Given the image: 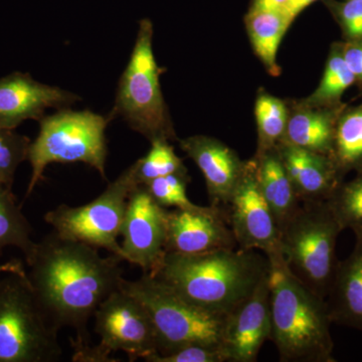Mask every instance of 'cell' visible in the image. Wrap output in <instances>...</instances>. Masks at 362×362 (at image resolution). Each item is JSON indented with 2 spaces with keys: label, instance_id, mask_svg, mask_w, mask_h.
<instances>
[{
  "label": "cell",
  "instance_id": "obj_1",
  "mask_svg": "<svg viewBox=\"0 0 362 362\" xmlns=\"http://www.w3.org/2000/svg\"><path fill=\"white\" fill-rule=\"evenodd\" d=\"M25 262L28 283L40 309L57 329L75 331L73 361H81L90 349V318L122 284L123 259L111 254L101 256L96 247L52 230L35 244Z\"/></svg>",
  "mask_w": 362,
  "mask_h": 362
},
{
  "label": "cell",
  "instance_id": "obj_2",
  "mask_svg": "<svg viewBox=\"0 0 362 362\" xmlns=\"http://www.w3.org/2000/svg\"><path fill=\"white\" fill-rule=\"evenodd\" d=\"M269 259L256 250H216L199 255L165 252L152 274L190 303L228 315L269 274Z\"/></svg>",
  "mask_w": 362,
  "mask_h": 362
},
{
  "label": "cell",
  "instance_id": "obj_3",
  "mask_svg": "<svg viewBox=\"0 0 362 362\" xmlns=\"http://www.w3.org/2000/svg\"><path fill=\"white\" fill-rule=\"evenodd\" d=\"M269 259L271 341L283 362H335L327 303L291 273L282 254Z\"/></svg>",
  "mask_w": 362,
  "mask_h": 362
},
{
  "label": "cell",
  "instance_id": "obj_4",
  "mask_svg": "<svg viewBox=\"0 0 362 362\" xmlns=\"http://www.w3.org/2000/svg\"><path fill=\"white\" fill-rule=\"evenodd\" d=\"M111 120L110 116L68 108L59 109L40 120L39 135L28 149L32 176L26 197L33 194L44 178L45 168L52 163L82 162L96 169L106 180V129Z\"/></svg>",
  "mask_w": 362,
  "mask_h": 362
},
{
  "label": "cell",
  "instance_id": "obj_5",
  "mask_svg": "<svg viewBox=\"0 0 362 362\" xmlns=\"http://www.w3.org/2000/svg\"><path fill=\"white\" fill-rule=\"evenodd\" d=\"M342 232L327 201L301 204L280 230V252L293 275L326 300L337 273V243Z\"/></svg>",
  "mask_w": 362,
  "mask_h": 362
},
{
  "label": "cell",
  "instance_id": "obj_6",
  "mask_svg": "<svg viewBox=\"0 0 362 362\" xmlns=\"http://www.w3.org/2000/svg\"><path fill=\"white\" fill-rule=\"evenodd\" d=\"M120 287L137 298L148 311L156 329L158 356L192 344L223 349L228 315L190 303L147 273L136 281L124 279Z\"/></svg>",
  "mask_w": 362,
  "mask_h": 362
},
{
  "label": "cell",
  "instance_id": "obj_7",
  "mask_svg": "<svg viewBox=\"0 0 362 362\" xmlns=\"http://www.w3.org/2000/svg\"><path fill=\"white\" fill-rule=\"evenodd\" d=\"M153 25L140 21L129 63L119 80L111 119L122 118L131 129L154 140L175 138L168 108L162 96L160 70L153 52Z\"/></svg>",
  "mask_w": 362,
  "mask_h": 362
},
{
  "label": "cell",
  "instance_id": "obj_8",
  "mask_svg": "<svg viewBox=\"0 0 362 362\" xmlns=\"http://www.w3.org/2000/svg\"><path fill=\"white\" fill-rule=\"evenodd\" d=\"M59 330L47 320L28 274L0 276V362H56Z\"/></svg>",
  "mask_w": 362,
  "mask_h": 362
},
{
  "label": "cell",
  "instance_id": "obj_9",
  "mask_svg": "<svg viewBox=\"0 0 362 362\" xmlns=\"http://www.w3.org/2000/svg\"><path fill=\"white\" fill-rule=\"evenodd\" d=\"M138 185L133 163L94 201L80 206L61 204L45 214V223L61 237L106 250L125 261L118 238L121 237L128 199Z\"/></svg>",
  "mask_w": 362,
  "mask_h": 362
},
{
  "label": "cell",
  "instance_id": "obj_10",
  "mask_svg": "<svg viewBox=\"0 0 362 362\" xmlns=\"http://www.w3.org/2000/svg\"><path fill=\"white\" fill-rule=\"evenodd\" d=\"M100 343L81 362H112V352L122 351L131 361H148L158 354L156 329L148 311L137 298L122 288L109 295L94 314Z\"/></svg>",
  "mask_w": 362,
  "mask_h": 362
},
{
  "label": "cell",
  "instance_id": "obj_11",
  "mask_svg": "<svg viewBox=\"0 0 362 362\" xmlns=\"http://www.w3.org/2000/svg\"><path fill=\"white\" fill-rule=\"evenodd\" d=\"M168 209L159 206L144 185L131 192L124 216L121 237L125 262L152 274L165 255Z\"/></svg>",
  "mask_w": 362,
  "mask_h": 362
},
{
  "label": "cell",
  "instance_id": "obj_12",
  "mask_svg": "<svg viewBox=\"0 0 362 362\" xmlns=\"http://www.w3.org/2000/svg\"><path fill=\"white\" fill-rule=\"evenodd\" d=\"M228 207L238 247L263 252L267 257L281 252L280 232L259 188L256 163L246 165Z\"/></svg>",
  "mask_w": 362,
  "mask_h": 362
},
{
  "label": "cell",
  "instance_id": "obj_13",
  "mask_svg": "<svg viewBox=\"0 0 362 362\" xmlns=\"http://www.w3.org/2000/svg\"><path fill=\"white\" fill-rule=\"evenodd\" d=\"M226 214L214 206L168 211L165 252L199 255L237 247Z\"/></svg>",
  "mask_w": 362,
  "mask_h": 362
},
{
  "label": "cell",
  "instance_id": "obj_14",
  "mask_svg": "<svg viewBox=\"0 0 362 362\" xmlns=\"http://www.w3.org/2000/svg\"><path fill=\"white\" fill-rule=\"evenodd\" d=\"M269 274L254 292L226 319L223 349L228 362H256L259 350L271 340Z\"/></svg>",
  "mask_w": 362,
  "mask_h": 362
},
{
  "label": "cell",
  "instance_id": "obj_15",
  "mask_svg": "<svg viewBox=\"0 0 362 362\" xmlns=\"http://www.w3.org/2000/svg\"><path fill=\"white\" fill-rule=\"evenodd\" d=\"M80 98L70 90L42 84L30 75L0 78V127L16 129L26 120H42L49 108L64 109Z\"/></svg>",
  "mask_w": 362,
  "mask_h": 362
},
{
  "label": "cell",
  "instance_id": "obj_16",
  "mask_svg": "<svg viewBox=\"0 0 362 362\" xmlns=\"http://www.w3.org/2000/svg\"><path fill=\"white\" fill-rule=\"evenodd\" d=\"M180 143L204 176L211 206L228 207L246 164L230 147L213 138L194 136Z\"/></svg>",
  "mask_w": 362,
  "mask_h": 362
},
{
  "label": "cell",
  "instance_id": "obj_17",
  "mask_svg": "<svg viewBox=\"0 0 362 362\" xmlns=\"http://www.w3.org/2000/svg\"><path fill=\"white\" fill-rule=\"evenodd\" d=\"M300 202H325L338 187V170L330 157L282 143L278 148Z\"/></svg>",
  "mask_w": 362,
  "mask_h": 362
},
{
  "label": "cell",
  "instance_id": "obj_18",
  "mask_svg": "<svg viewBox=\"0 0 362 362\" xmlns=\"http://www.w3.org/2000/svg\"><path fill=\"white\" fill-rule=\"evenodd\" d=\"M356 239L349 258L338 264L326 303L332 323L362 332V238Z\"/></svg>",
  "mask_w": 362,
  "mask_h": 362
},
{
  "label": "cell",
  "instance_id": "obj_19",
  "mask_svg": "<svg viewBox=\"0 0 362 362\" xmlns=\"http://www.w3.org/2000/svg\"><path fill=\"white\" fill-rule=\"evenodd\" d=\"M259 188L275 216L279 232L301 206L278 149L261 152L256 163Z\"/></svg>",
  "mask_w": 362,
  "mask_h": 362
},
{
  "label": "cell",
  "instance_id": "obj_20",
  "mask_svg": "<svg viewBox=\"0 0 362 362\" xmlns=\"http://www.w3.org/2000/svg\"><path fill=\"white\" fill-rule=\"evenodd\" d=\"M334 131L328 117L302 112L288 121L282 143L327 156L332 148Z\"/></svg>",
  "mask_w": 362,
  "mask_h": 362
},
{
  "label": "cell",
  "instance_id": "obj_21",
  "mask_svg": "<svg viewBox=\"0 0 362 362\" xmlns=\"http://www.w3.org/2000/svg\"><path fill=\"white\" fill-rule=\"evenodd\" d=\"M291 23L281 11L277 13H250L247 30L255 52L264 65L276 74L278 70L277 52L285 33Z\"/></svg>",
  "mask_w": 362,
  "mask_h": 362
},
{
  "label": "cell",
  "instance_id": "obj_22",
  "mask_svg": "<svg viewBox=\"0 0 362 362\" xmlns=\"http://www.w3.org/2000/svg\"><path fill=\"white\" fill-rule=\"evenodd\" d=\"M32 226L16 204L13 190L0 185V256L7 247H16L30 257L35 244Z\"/></svg>",
  "mask_w": 362,
  "mask_h": 362
},
{
  "label": "cell",
  "instance_id": "obj_23",
  "mask_svg": "<svg viewBox=\"0 0 362 362\" xmlns=\"http://www.w3.org/2000/svg\"><path fill=\"white\" fill-rule=\"evenodd\" d=\"M330 152L338 173L362 165V109L343 117Z\"/></svg>",
  "mask_w": 362,
  "mask_h": 362
},
{
  "label": "cell",
  "instance_id": "obj_24",
  "mask_svg": "<svg viewBox=\"0 0 362 362\" xmlns=\"http://www.w3.org/2000/svg\"><path fill=\"white\" fill-rule=\"evenodd\" d=\"M169 175H187V168L168 140H154L148 153L135 162L138 185Z\"/></svg>",
  "mask_w": 362,
  "mask_h": 362
},
{
  "label": "cell",
  "instance_id": "obj_25",
  "mask_svg": "<svg viewBox=\"0 0 362 362\" xmlns=\"http://www.w3.org/2000/svg\"><path fill=\"white\" fill-rule=\"evenodd\" d=\"M327 202L342 230H351L356 238H362V173L346 185H338Z\"/></svg>",
  "mask_w": 362,
  "mask_h": 362
},
{
  "label": "cell",
  "instance_id": "obj_26",
  "mask_svg": "<svg viewBox=\"0 0 362 362\" xmlns=\"http://www.w3.org/2000/svg\"><path fill=\"white\" fill-rule=\"evenodd\" d=\"M257 125H258L261 152L275 148V144L284 137L288 118L285 105L272 96L259 97L257 100ZM259 152V153H261Z\"/></svg>",
  "mask_w": 362,
  "mask_h": 362
},
{
  "label": "cell",
  "instance_id": "obj_27",
  "mask_svg": "<svg viewBox=\"0 0 362 362\" xmlns=\"http://www.w3.org/2000/svg\"><path fill=\"white\" fill-rule=\"evenodd\" d=\"M30 143L25 136L0 127V185L13 190L16 169L28 160Z\"/></svg>",
  "mask_w": 362,
  "mask_h": 362
},
{
  "label": "cell",
  "instance_id": "obj_28",
  "mask_svg": "<svg viewBox=\"0 0 362 362\" xmlns=\"http://www.w3.org/2000/svg\"><path fill=\"white\" fill-rule=\"evenodd\" d=\"M187 185V175H169L156 178L143 185L159 206L165 209H194L199 204L188 199Z\"/></svg>",
  "mask_w": 362,
  "mask_h": 362
},
{
  "label": "cell",
  "instance_id": "obj_29",
  "mask_svg": "<svg viewBox=\"0 0 362 362\" xmlns=\"http://www.w3.org/2000/svg\"><path fill=\"white\" fill-rule=\"evenodd\" d=\"M356 78L345 63L343 56H333L328 61L322 81L312 100L323 102L337 99L347 88L354 84Z\"/></svg>",
  "mask_w": 362,
  "mask_h": 362
},
{
  "label": "cell",
  "instance_id": "obj_30",
  "mask_svg": "<svg viewBox=\"0 0 362 362\" xmlns=\"http://www.w3.org/2000/svg\"><path fill=\"white\" fill-rule=\"evenodd\" d=\"M147 362H228L221 347L192 344L165 354L152 356Z\"/></svg>",
  "mask_w": 362,
  "mask_h": 362
},
{
  "label": "cell",
  "instance_id": "obj_31",
  "mask_svg": "<svg viewBox=\"0 0 362 362\" xmlns=\"http://www.w3.org/2000/svg\"><path fill=\"white\" fill-rule=\"evenodd\" d=\"M341 14L350 37H362V0H350L342 7Z\"/></svg>",
  "mask_w": 362,
  "mask_h": 362
},
{
  "label": "cell",
  "instance_id": "obj_32",
  "mask_svg": "<svg viewBox=\"0 0 362 362\" xmlns=\"http://www.w3.org/2000/svg\"><path fill=\"white\" fill-rule=\"evenodd\" d=\"M343 59L354 76L362 78V45L349 47L343 54Z\"/></svg>",
  "mask_w": 362,
  "mask_h": 362
},
{
  "label": "cell",
  "instance_id": "obj_33",
  "mask_svg": "<svg viewBox=\"0 0 362 362\" xmlns=\"http://www.w3.org/2000/svg\"><path fill=\"white\" fill-rule=\"evenodd\" d=\"M315 1L316 0H288L287 4L283 7L281 13L284 14L285 18H287L290 23H292L293 20L296 18L298 14Z\"/></svg>",
  "mask_w": 362,
  "mask_h": 362
},
{
  "label": "cell",
  "instance_id": "obj_34",
  "mask_svg": "<svg viewBox=\"0 0 362 362\" xmlns=\"http://www.w3.org/2000/svg\"><path fill=\"white\" fill-rule=\"evenodd\" d=\"M288 0H255L251 13H277L281 11Z\"/></svg>",
  "mask_w": 362,
  "mask_h": 362
},
{
  "label": "cell",
  "instance_id": "obj_35",
  "mask_svg": "<svg viewBox=\"0 0 362 362\" xmlns=\"http://www.w3.org/2000/svg\"><path fill=\"white\" fill-rule=\"evenodd\" d=\"M6 273H16L25 275L26 270L25 265H23L21 259H14L6 262V263H0V276Z\"/></svg>",
  "mask_w": 362,
  "mask_h": 362
}]
</instances>
